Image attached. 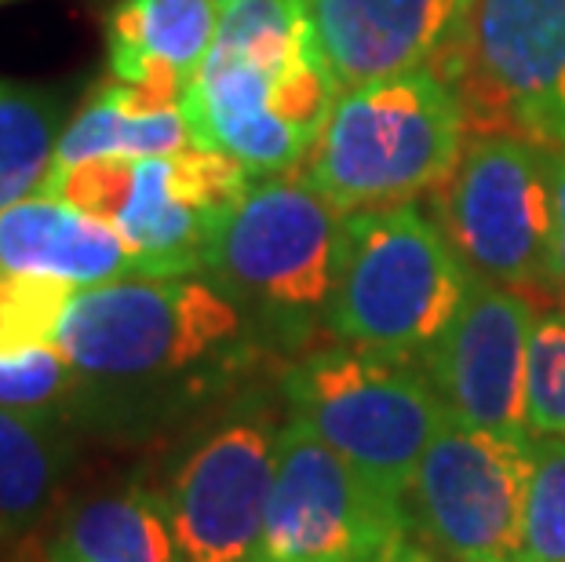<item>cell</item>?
I'll list each match as a JSON object with an SVG mask.
<instances>
[{
    "instance_id": "cell-1",
    "label": "cell",
    "mask_w": 565,
    "mask_h": 562,
    "mask_svg": "<svg viewBox=\"0 0 565 562\" xmlns=\"http://www.w3.org/2000/svg\"><path fill=\"white\" fill-rule=\"evenodd\" d=\"M463 103L430 66L335 95L303 179L343 216L398 209L438 190L463 153Z\"/></svg>"
},
{
    "instance_id": "cell-2",
    "label": "cell",
    "mask_w": 565,
    "mask_h": 562,
    "mask_svg": "<svg viewBox=\"0 0 565 562\" xmlns=\"http://www.w3.org/2000/svg\"><path fill=\"white\" fill-rule=\"evenodd\" d=\"M471 282L445 231L419 209L351 212L324 315L358 351L402 362L445 337Z\"/></svg>"
},
{
    "instance_id": "cell-3",
    "label": "cell",
    "mask_w": 565,
    "mask_h": 562,
    "mask_svg": "<svg viewBox=\"0 0 565 562\" xmlns=\"http://www.w3.org/2000/svg\"><path fill=\"white\" fill-rule=\"evenodd\" d=\"M252 190V172L231 153L190 147L158 158H92L52 169L41 194L121 234L139 278H183L204 271L209 237L226 209Z\"/></svg>"
},
{
    "instance_id": "cell-4",
    "label": "cell",
    "mask_w": 565,
    "mask_h": 562,
    "mask_svg": "<svg viewBox=\"0 0 565 562\" xmlns=\"http://www.w3.org/2000/svg\"><path fill=\"white\" fill-rule=\"evenodd\" d=\"M242 337V310L201 278H121L77 289L55 347L81 377L150 380L209 362Z\"/></svg>"
},
{
    "instance_id": "cell-5",
    "label": "cell",
    "mask_w": 565,
    "mask_h": 562,
    "mask_svg": "<svg viewBox=\"0 0 565 562\" xmlns=\"http://www.w3.org/2000/svg\"><path fill=\"white\" fill-rule=\"evenodd\" d=\"M292 421L372 478L405 497L419 460L445 424L435 384L365 351H324L285 377Z\"/></svg>"
},
{
    "instance_id": "cell-6",
    "label": "cell",
    "mask_w": 565,
    "mask_h": 562,
    "mask_svg": "<svg viewBox=\"0 0 565 562\" xmlns=\"http://www.w3.org/2000/svg\"><path fill=\"white\" fill-rule=\"evenodd\" d=\"M435 194L467 271L514 293L551 289L555 153L511 131H478Z\"/></svg>"
},
{
    "instance_id": "cell-7",
    "label": "cell",
    "mask_w": 565,
    "mask_h": 562,
    "mask_svg": "<svg viewBox=\"0 0 565 562\" xmlns=\"http://www.w3.org/2000/svg\"><path fill=\"white\" fill-rule=\"evenodd\" d=\"M402 552V497L351 468L303 424H285L274 435V486L248 562H394Z\"/></svg>"
},
{
    "instance_id": "cell-8",
    "label": "cell",
    "mask_w": 565,
    "mask_h": 562,
    "mask_svg": "<svg viewBox=\"0 0 565 562\" xmlns=\"http://www.w3.org/2000/svg\"><path fill=\"white\" fill-rule=\"evenodd\" d=\"M343 220L307 179L270 176L220 216L204 271L226 296L263 310L324 307L340 267Z\"/></svg>"
},
{
    "instance_id": "cell-9",
    "label": "cell",
    "mask_w": 565,
    "mask_h": 562,
    "mask_svg": "<svg viewBox=\"0 0 565 562\" xmlns=\"http://www.w3.org/2000/svg\"><path fill=\"white\" fill-rule=\"evenodd\" d=\"M456 55L467 121L565 150V0H471Z\"/></svg>"
},
{
    "instance_id": "cell-10",
    "label": "cell",
    "mask_w": 565,
    "mask_h": 562,
    "mask_svg": "<svg viewBox=\"0 0 565 562\" xmlns=\"http://www.w3.org/2000/svg\"><path fill=\"white\" fill-rule=\"evenodd\" d=\"M529 478V438L445 416L413 478L419 530L452 562H519Z\"/></svg>"
},
{
    "instance_id": "cell-11",
    "label": "cell",
    "mask_w": 565,
    "mask_h": 562,
    "mask_svg": "<svg viewBox=\"0 0 565 562\" xmlns=\"http://www.w3.org/2000/svg\"><path fill=\"white\" fill-rule=\"evenodd\" d=\"M536 310L508 285L475 278L445 337L427 351L430 384L456 424L529 438L525 377Z\"/></svg>"
},
{
    "instance_id": "cell-12",
    "label": "cell",
    "mask_w": 565,
    "mask_h": 562,
    "mask_svg": "<svg viewBox=\"0 0 565 562\" xmlns=\"http://www.w3.org/2000/svg\"><path fill=\"white\" fill-rule=\"evenodd\" d=\"M274 486V438L259 424H226L190 453L168 497V522L186 562H248Z\"/></svg>"
},
{
    "instance_id": "cell-13",
    "label": "cell",
    "mask_w": 565,
    "mask_h": 562,
    "mask_svg": "<svg viewBox=\"0 0 565 562\" xmlns=\"http://www.w3.org/2000/svg\"><path fill=\"white\" fill-rule=\"evenodd\" d=\"M220 19V0H121L106 19L114 81L99 92L128 114L183 110Z\"/></svg>"
},
{
    "instance_id": "cell-14",
    "label": "cell",
    "mask_w": 565,
    "mask_h": 562,
    "mask_svg": "<svg viewBox=\"0 0 565 562\" xmlns=\"http://www.w3.org/2000/svg\"><path fill=\"white\" fill-rule=\"evenodd\" d=\"M315 44L343 88L427 66L456 44L471 0H307Z\"/></svg>"
},
{
    "instance_id": "cell-15",
    "label": "cell",
    "mask_w": 565,
    "mask_h": 562,
    "mask_svg": "<svg viewBox=\"0 0 565 562\" xmlns=\"http://www.w3.org/2000/svg\"><path fill=\"white\" fill-rule=\"evenodd\" d=\"M278 74L212 44L183 99L198 147L231 153L252 176H285L303 165L315 139L274 110Z\"/></svg>"
},
{
    "instance_id": "cell-16",
    "label": "cell",
    "mask_w": 565,
    "mask_h": 562,
    "mask_svg": "<svg viewBox=\"0 0 565 562\" xmlns=\"http://www.w3.org/2000/svg\"><path fill=\"white\" fill-rule=\"evenodd\" d=\"M0 274L55 278L74 289L139 278L121 234L52 194H33L0 212Z\"/></svg>"
},
{
    "instance_id": "cell-17",
    "label": "cell",
    "mask_w": 565,
    "mask_h": 562,
    "mask_svg": "<svg viewBox=\"0 0 565 562\" xmlns=\"http://www.w3.org/2000/svg\"><path fill=\"white\" fill-rule=\"evenodd\" d=\"M47 562H186L172 522L142 494L92 497L66 511L47 541Z\"/></svg>"
},
{
    "instance_id": "cell-18",
    "label": "cell",
    "mask_w": 565,
    "mask_h": 562,
    "mask_svg": "<svg viewBox=\"0 0 565 562\" xmlns=\"http://www.w3.org/2000/svg\"><path fill=\"white\" fill-rule=\"evenodd\" d=\"M63 139L55 95L0 77V212L41 194Z\"/></svg>"
},
{
    "instance_id": "cell-19",
    "label": "cell",
    "mask_w": 565,
    "mask_h": 562,
    "mask_svg": "<svg viewBox=\"0 0 565 562\" xmlns=\"http://www.w3.org/2000/svg\"><path fill=\"white\" fill-rule=\"evenodd\" d=\"M190 142H194V131L183 110L128 114L103 92H95L63 128L55 169L92 158H158V153L183 150Z\"/></svg>"
},
{
    "instance_id": "cell-20",
    "label": "cell",
    "mask_w": 565,
    "mask_h": 562,
    "mask_svg": "<svg viewBox=\"0 0 565 562\" xmlns=\"http://www.w3.org/2000/svg\"><path fill=\"white\" fill-rule=\"evenodd\" d=\"M63 475V442L52 416L0 410V530L41 516Z\"/></svg>"
},
{
    "instance_id": "cell-21",
    "label": "cell",
    "mask_w": 565,
    "mask_h": 562,
    "mask_svg": "<svg viewBox=\"0 0 565 562\" xmlns=\"http://www.w3.org/2000/svg\"><path fill=\"white\" fill-rule=\"evenodd\" d=\"M77 289L55 278L0 274V358L55 347Z\"/></svg>"
},
{
    "instance_id": "cell-22",
    "label": "cell",
    "mask_w": 565,
    "mask_h": 562,
    "mask_svg": "<svg viewBox=\"0 0 565 562\" xmlns=\"http://www.w3.org/2000/svg\"><path fill=\"white\" fill-rule=\"evenodd\" d=\"M519 562H565V438L533 442Z\"/></svg>"
},
{
    "instance_id": "cell-23",
    "label": "cell",
    "mask_w": 565,
    "mask_h": 562,
    "mask_svg": "<svg viewBox=\"0 0 565 562\" xmlns=\"http://www.w3.org/2000/svg\"><path fill=\"white\" fill-rule=\"evenodd\" d=\"M77 384L81 373L58 347H38L26 354L0 358V410L55 416Z\"/></svg>"
},
{
    "instance_id": "cell-24",
    "label": "cell",
    "mask_w": 565,
    "mask_h": 562,
    "mask_svg": "<svg viewBox=\"0 0 565 562\" xmlns=\"http://www.w3.org/2000/svg\"><path fill=\"white\" fill-rule=\"evenodd\" d=\"M525 416L533 435L565 438V315L540 318L529 340Z\"/></svg>"
},
{
    "instance_id": "cell-25",
    "label": "cell",
    "mask_w": 565,
    "mask_h": 562,
    "mask_svg": "<svg viewBox=\"0 0 565 562\" xmlns=\"http://www.w3.org/2000/svg\"><path fill=\"white\" fill-rule=\"evenodd\" d=\"M551 289L565 296V150L555 153V242H551Z\"/></svg>"
},
{
    "instance_id": "cell-26",
    "label": "cell",
    "mask_w": 565,
    "mask_h": 562,
    "mask_svg": "<svg viewBox=\"0 0 565 562\" xmlns=\"http://www.w3.org/2000/svg\"><path fill=\"white\" fill-rule=\"evenodd\" d=\"M394 562H435V559H430L427 552H419V548H405V552Z\"/></svg>"
},
{
    "instance_id": "cell-27",
    "label": "cell",
    "mask_w": 565,
    "mask_h": 562,
    "mask_svg": "<svg viewBox=\"0 0 565 562\" xmlns=\"http://www.w3.org/2000/svg\"><path fill=\"white\" fill-rule=\"evenodd\" d=\"M220 4H234V0H220Z\"/></svg>"
},
{
    "instance_id": "cell-28",
    "label": "cell",
    "mask_w": 565,
    "mask_h": 562,
    "mask_svg": "<svg viewBox=\"0 0 565 562\" xmlns=\"http://www.w3.org/2000/svg\"><path fill=\"white\" fill-rule=\"evenodd\" d=\"M0 4H8V0H0Z\"/></svg>"
}]
</instances>
